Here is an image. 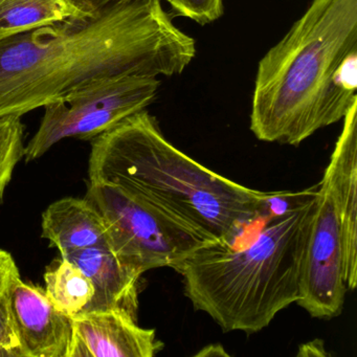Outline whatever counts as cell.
Here are the masks:
<instances>
[{
	"mask_svg": "<svg viewBox=\"0 0 357 357\" xmlns=\"http://www.w3.org/2000/svg\"><path fill=\"white\" fill-rule=\"evenodd\" d=\"M61 258L77 265L93 284L95 294L86 312L121 309L137 319L142 275L125 265L109 248L73 250Z\"/></svg>",
	"mask_w": 357,
	"mask_h": 357,
	"instance_id": "cell-11",
	"label": "cell"
},
{
	"mask_svg": "<svg viewBox=\"0 0 357 357\" xmlns=\"http://www.w3.org/2000/svg\"><path fill=\"white\" fill-rule=\"evenodd\" d=\"M11 307L24 357H66L72 319L53 304L45 290L18 277Z\"/></svg>",
	"mask_w": 357,
	"mask_h": 357,
	"instance_id": "cell-9",
	"label": "cell"
},
{
	"mask_svg": "<svg viewBox=\"0 0 357 357\" xmlns=\"http://www.w3.org/2000/svg\"><path fill=\"white\" fill-rule=\"evenodd\" d=\"M89 181L118 185L195 229L231 243L263 214L265 192L231 181L170 143L147 110L91 139Z\"/></svg>",
	"mask_w": 357,
	"mask_h": 357,
	"instance_id": "cell-4",
	"label": "cell"
},
{
	"mask_svg": "<svg viewBox=\"0 0 357 357\" xmlns=\"http://www.w3.org/2000/svg\"><path fill=\"white\" fill-rule=\"evenodd\" d=\"M114 1H121V0H79L83 9L89 13L103 7V6L108 5V3H114Z\"/></svg>",
	"mask_w": 357,
	"mask_h": 357,
	"instance_id": "cell-19",
	"label": "cell"
},
{
	"mask_svg": "<svg viewBox=\"0 0 357 357\" xmlns=\"http://www.w3.org/2000/svg\"><path fill=\"white\" fill-rule=\"evenodd\" d=\"M85 198L101 213L116 256L137 273L179 267L208 241L187 223L112 183L89 181Z\"/></svg>",
	"mask_w": 357,
	"mask_h": 357,
	"instance_id": "cell-5",
	"label": "cell"
},
{
	"mask_svg": "<svg viewBox=\"0 0 357 357\" xmlns=\"http://www.w3.org/2000/svg\"><path fill=\"white\" fill-rule=\"evenodd\" d=\"M197 356H222V355H229L227 352H225V349L222 347L219 346V344H211V346L206 347V348L202 349L199 353H197Z\"/></svg>",
	"mask_w": 357,
	"mask_h": 357,
	"instance_id": "cell-20",
	"label": "cell"
},
{
	"mask_svg": "<svg viewBox=\"0 0 357 357\" xmlns=\"http://www.w3.org/2000/svg\"><path fill=\"white\" fill-rule=\"evenodd\" d=\"M196 55L160 0H121L0 40V119L63 99L96 79L181 75Z\"/></svg>",
	"mask_w": 357,
	"mask_h": 357,
	"instance_id": "cell-1",
	"label": "cell"
},
{
	"mask_svg": "<svg viewBox=\"0 0 357 357\" xmlns=\"http://www.w3.org/2000/svg\"><path fill=\"white\" fill-rule=\"evenodd\" d=\"M324 178L333 192L342 227L344 280L348 290L357 284V101L344 118Z\"/></svg>",
	"mask_w": 357,
	"mask_h": 357,
	"instance_id": "cell-10",
	"label": "cell"
},
{
	"mask_svg": "<svg viewBox=\"0 0 357 357\" xmlns=\"http://www.w3.org/2000/svg\"><path fill=\"white\" fill-rule=\"evenodd\" d=\"M160 85V81L154 77H106L47 104L38 131L24 147L26 162L38 160L68 137L91 141L128 116L145 110L155 100Z\"/></svg>",
	"mask_w": 357,
	"mask_h": 357,
	"instance_id": "cell-6",
	"label": "cell"
},
{
	"mask_svg": "<svg viewBox=\"0 0 357 357\" xmlns=\"http://www.w3.org/2000/svg\"><path fill=\"white\" fill-rule=\"evenodd\" d=\"M20 277V269L10 252L0 250V300Z\"/></svg>",
	"mask_w": 357,
	"mask_h": 357,
	"instance_id": "cell-18",
	"label": "cell"
},
{
	"mask_svg": "<svg viewBox=\"0 0 357 357\" xmlns=\"http://www.w3.org/2000/svg\"><path fill=\"white\" fill-rule=\"evenodd\" d=\"M11 289L0 300V357H24L12 312Z\"/></svg>",
	"mask_w": 357,
	"mask_h": 357,
	"instance_id": "cell-17",
	"label": "cell"
},
{
	"mask_svg": "<svg viewBox=\"0 0 357 357\" xmlns=\"http://www.w3.org/2000/svg\"><path fill=\"white\" fill-rule=\"evenodd\" d=\"M45 294L64 314L73 319L86 312L95 290L91 280L77 265L61 258L45 273Z\"/></svg>",
	"mask_w": 357,
	"mask_h": 357,
	"instance_id": "cell-14",
	"label": "cell"
},
{
	"mask_svg": "<svg viewBox=\"0 0 357 357\" xmlns=\"http://www.w3.org/2000/svg\"><path fill=\"white\" fill-rule=\"evenodd\" d=\"M89 14L79 0H0V40Z\"/></svg>",
	"mask_w": 357,
	"mask_h": 357,
	"instance_id": "cell-13",
	"label": "cell"
},
{
	"mask_svg": "<svg viewBox=\"0 0 357 357\" xmlns=\"http://www.w3.org/2000/svg\"><path fill=\"white\" fill-rule=\"evenodd\" d=\"M43 237L60 255L84 248H109V234L101 213L86 198L66 197L53 202L43 214Z\"/></svg>",
	"mask_w": 357,
	"mask_h": 357,
	"instance_id": "cell-12",
	"label": "cell"
},
{
	"mask_svg": "<svg viewBox=\"0 0 357 357\" xmlns=\"http://www.w3.org/2000/svg\"><path fill=\"white\" fill-rule=\"evenodd\" d=\"M347 291L340 214L323 177L309 225L296 304L315 319H331L342 312Z\"/></svg>",
	"mask_w": 357,
	"mask_h": 357,
	"instance_id": "cell-7",
	"label": "cell"
},
{
	"mask_svg": "<svg viewBox=\"0 0 357 357\" xmlns=\"http://www.w3.org/2000/svg\"><path fill=\"white\" fill-rule=\"evenodd\" d=\"M356 89L357 0H311L259 62L250 130L259 141L301 145L344 120Z\"/></svg>",
	"mask_w": 357,
	"mask_h": 357,
	"instance_id": "cell-2",
	"label": "cell"
},
{
	"mask_svg": "<svg viewBox=\"0 0 357 357\" xmlns=\"http://www.w3.org/2000/svg\"><path fill=\"white\" fill-rule=\"evenodd\" d=\"M154 329L121 309L89 311L72 319L66 357H153L164 349Z\"/></svg>",
	"mask_w": 357,
	"mask_h": 357,
	"instance_id": "cell-8",
	"label": "cell"
},
{
	"mask_svg": "<svg viewBox=\"0 0 357 357\" xmlns=\"http://www.w3.org/2000/svg\"><path fill=\"white\" fill-rule=\"evenodd\" d=\"M317 185L267 193L258 229L248 240L212 242L179 267L194 309L225 332H260L298 302Z\"/></svg>",
	"mask_w": 357,
	"mask_h": 357,
	"instance_id": "cell-3",
	"label": "cell"
},
{
	"mask_svg": "<svg viewBox=\"0 0 357 357\" xmlns=\"http://www.w3.org/2000/svg\"><path fill=\"white\" fill-rule=\"evenodd\" d=\"M174 15L193 20L200 26L212 24L225 13L223 0H165Z\"/></svg>",
	"mask_w": 357,
	"mask_h": 357,
	"instance_id": "cell-16",
	"label": "cell"
},
{
	"mask_svg": "<svg viewBox=\"0 0 357 357\" xmlns=\"http://www.w3.org/2000/svg\"><path fill=\"white\" fill-rule=\"evenodd\" d=\"M24 131L20 116L0 119V202L16 166L24 158Z\"/></svg>",
	"mask_w": 357,
	"mask_h": 357,
	"instance_id": "cell-15",
	"label": "cell"
}]
</instances>
